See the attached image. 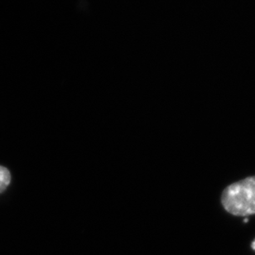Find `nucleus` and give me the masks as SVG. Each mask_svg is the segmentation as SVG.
<instances>
[{"label":"nucleus","instance_id":"7ed1b4c3","mask_svg":"<svg viewBox=\"0 0 255 255\" xmlns=\"http://www.w3.org/2000/svg\"><path fill=\"white\" fill-rule=\"evenodd\" d=\"M252 249L255 251V240L253 241V243H252Z\"/></svg>","mask_w":255,"mask_h":255},{"label":"nucleus","instance_id":"f03ea898","mask_svg":"<svg viewBox=\"0 0 255 255\" xmlns=\"http://www.w3.org/2000/svg\"><path fill=\"white\" fill-rule=\"evenodd\" d=\"M11 182V173L6 167L0 166V194L7 189Z\"/></svg>","mask_w":255,"mask_h":255},{"label":"nucleus","instance_id":"f257e3e1","mask_svg":"<svg viewBox=\"0 0 255 255\" xmlns=\"http://www.w3.org/2000/svg\"><path fill=\"white\" fill-rule=\"evenodd\" d=\"M221 203L233 216L255 215V176L226 187L221 195Z\"/></svg>","mask_w":255,"mask_h":255}]
</instances>
